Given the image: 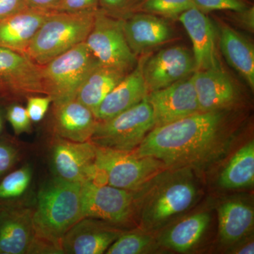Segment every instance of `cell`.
Instances as JSON below:
<instances>
[{"mask_svg":"<svg viewBox=\"0 0 254 254\" xmlns=\"http://www.w3.org/2000/svg\"><path fill=\"white\" fill-rule=\"evenodd\" d=\"M2 127H3L2 113H1V110H0V133H1V130H2Z\"/></svg>","mask_w":254,"mask_h":254,"instance_id":"ab89813d","label":"cell"},{"mask_svg":"<svg viewBox=\"0 0 254 254\" xmlns=\"http://www.w3.org/2000/svg\"><path fill=\"white\" fill-rule=\"evenodd\" d=\"M53 105V125L57 136L75 142L91 140L98 121L89 108L75 98Z\"/></svg>","mask_w":254,"mask_h":254,"instance_id":"d6986e66","label":"cell"},{"mask_svg":"<svg viewBox=\"0 0 254 254\" xmlns=\"http://www.w3.org/2000/svg\"><path fill=\"white\" fill-rule=\"evenodd\" d=\"M223 122L222 111L193 114L154 127L132 152L157 159L165 168L202 167L218 158L226 148Z\"/></svg>","mask_w":254,"mask_h":254,"instance_id":"6da1fadb","label":"cell"},{"mask_svg":"<svg viewBox=\"0 0 254 254\" xmlns=\"http://www.w3.org/2000/svg\"><path fill=\"white\" fill-rule=\"evenodd\" d=\"M98 63L125 73L137 64L136 55L132 53L124 33L123 19L97 10L94 22L86 41Z\"/></svg>","mask_w":254,"mask_h":254,"instance_id":"ba28073f","label":"cell"},{"mask_svg":"<svg viewBox=\"0 0 254 254\" xmlns=\"http://www.w3.org/2000/svg\"><path fill=\"white\" fill-rule=\"evenodd\" d=\"M97 10L78 13L53 11L33 37L24 54L42 66L86 41Z\"/></svg>","mask_w":254,"mask_h":254,"instance_id":"3957f363","label":"cell"},{"mask_svg":"<svg viewBox=\"0 0 254 254\" xmlns=\"http://www.w3.org/2000/svg\"><path fill=\"white\" fill-rule=\"evenodd\" d=\"M220 238L227 244L235 243L248 235L254 223V209L240 200H230L218 210Z\"/></svg>","mask_w":254,"mask_h":254,"instance_id":"603a6c76","label":"cell"},{"mask_svg":"<svg viewBox=\"0 0 254 254\" xmlns=\"http://www.w3.org/2000/svg\"><path fill=\"white\" fill-rule=\"evenodd\" d=\"M53 11L26 8L0 21V47L23 53Z\"/></svg>","mask_w":254,"mask_h":254,"instance_id":"ffe728a7","label":"cell"},{"mask_svg":"<svg viewBox=\"0 0 254 254\" xmlns=\"http://www.w3.org/2000/svg\"><path fill=\"white\" fill-rule=\"evenodd\" d=\"M191 77L202 113L222 111L236 101V86L222 68L197 70Z\"/></svg>","mask_w":254,"mask_h":254,"instance_id":"e0dca14e","label":"cell"},{"mask_svg":"<svg viewBox=\"0 0 254 254\" xmlns=\"http://www.w3.org/2000/svg\"><path fill=\"white\" fill-rule=\"evenodd\" d=\"M235 253L240 254H254V242H248L237 249Z\"/></svg>","mask_w":254,"mask_h":254,"instance_id":"f35d334b","label":"cell"},{"mask_svg":"<svg viewBox=\"0 0 254 254\" xmlns=\"http://www.w3.org/2000/svg\"><path fill=\"white\" fill-rule=\"evenodd\" d=\"M33 211L26 208L0 210V254L34 253Z\"/></svg>","mask_w":254,"mask_h":254,"instance_id":"9a60e30c","label":"cell"},{"mask_svg":"<svg viewBox=\"0 0 254 254\" xmlns=\"http://www.w3.org/2000/svg\"><path fill=\"white\" fill-rule=\"evenodd\" d=\"M145 0H99V9L106 14L116 16L126 14L141 8Z\"/></svg>","mask_w":254,"mask_h":254,"instance_id":"4dcf8cb0","label":"cell"},{"mask_svg":"<svg viewBox=\"0 0 254 254\" xmlns=\"http://www.w3.org/2000/svg\"><path fill=\"white\" fill-rule=\"evenodd\" d=\"M219 185L227 190L247 188L254 183V142L240 148L220 174Z\"/></svg>","mask_w":254,"mask_h":254,"instance_id":"484cf974","label":"cell"},{"mask_svg":"<svg viewBox=\"0 0 254 254\" xmlns=\"http://www.w3.org/2000/svg\"><path fill=\"white\" fill-rule=\"evenodd\" d=\"M118 229L97 219L83 218L64 236L63 253L101 254L122 235Z\"/></svg>","mask_w":254,"mask_h":254,"instance_id":"5bb4252c","label":"cell"},{"mask_svg":"<svg viewBox=\"0 0 254 254\" xmlns=\"http://www.w3.org/2000/svg\"><path fill=\"white\" fill-rule=\"evenodd\" d=\"M95 167L94 182L131 191L142 188L166 168L152 157L99 146H97Z\"/></svg>","mask_w":254,"mask_h":254,"instance_id":"277c9868","label":"cell"},{"mask_svg":"<svg viewBox=\"0 0 254 254\" xmlns=\"http://www.w3.org/2000/svg\"><path fill=\"white\" fill-rule=\"evenodd\" d=\"M153 240L144 234L122 233L112 244L105 253L108 254H139L150 251Z\"/></svg>","mask_w":254,"mask_h":254,"instance_id":"4316f807","label":"cell"},{"mask_svg":"<svg viewBox=\"0 0 254 254\" xmlns=\"http://www.w3.org/2000/svg\"><path fill=\"white\" fill-rule=\"evenodd\" d=\"M208 213H198L184 219L164 234L163 245L170 250L185 253L197 245L210 223Z\"/></svg>","mask_w":254,"mask_h":254,"instance_id":"d4e9b609","label":"cell"},{"mask_svg":"<svg viewBox=\"0 0 254 254\" xmlns=\"http://www.w3.org/2000/svg\"><path fill=\"white\" fill-rule=\"evenodd\" d=\"M195 7L203 12L226 10L234 12L242 11L249 7L244 0H193Z\"/></svg>","mask_w":254,"mask_h":254,"instance_id":"f546056e","label":"cell"},{"mask_svg":"<svg viewBox=\"0 0 254 254\" xmlns=\"http://www.w3.org/2000/svg\"><path fill=\"white\" fill-rule=\"evenodd\" d=\"M51 103H53V100L48 95L45 97L31 95L28 97L26 109L31 122L38 123L41 121Z\"/></svg>","mask_w":254,"mask_h":254,"instance_id":"836d02e7","label":"cell"},{"mask_svg":"<svg viewBox=\"0 0 254 254\" xmlns=\"http://www.w3.org/2000/svg\"><path fill=\"white\" fill-rule=\"evenodd\" d=\"M23 1L28 8L51 11L60 0H23Z\"/></svg>","mask_w":254,"mask_h":254,"instance_id":"74e56055","label":"cell"},{"mask_svg":"<svg viewBox=\"0 0 254 254\" xmlns=\"http://www.w3.org/2000/svg\"><path fill=\"white\" fill-rule=\"evenodd\" d=\"M220 46L227 63L254 88V48L245 36L230 26L220 29Z\"/></svg>","mask_w":254,"mask_h":254,"instance_id":"7402d4cb","label":"cell"},{"mask_svg":"<svg viewBox=\"0 0 254 254\" xmlns=\"http://www.w3.org/2000/svg\"><path fill=\"white\" fill-rule=\"evenodd\" d=\"M96 149V145L91 141H71L57 136L52 153L57 177L81 185L94 181Z\"/></svg>","mask_w":254,"mask_h":254,"instance_id":"8fae6325","label":"cell"},{"mask_svg":"<svg viewBox=\"0 0 254 254\" xmlns=\"http://www.w3.org/2000/svg\"><path fill=\"white\" fill-rule=\"evenodd\" d=\"M27 6L23 0H0V21L17 14Z\"/></svg>","mask_w":254,"mask_h":254,"instance_id":"d590c367","label":"cell"},{"mask_svg":"<svg viewBox=\"0 0 254 254\" xmlns=\"http://www.w3.org/2000/svg\"><path fill=\"white\" fill-rule=\"evenodd\" d=\"M125 38L134 55L166 43L172 36L168 22L155 14H136L123 19Z\"/></svg>","mask_w":254,"mask_h":254,"instance_id":"44dd1931","label":"cell"},{"mask_svg":"<svg viewBox=\"0 0 254 254\" xmlns=\"http://www.w3.org/2000/svg\"><path fill=\"white\" fill-rule=\"evenodd\" d=\"M32 177L31 168L26 166L9 174L0 182V198H16L26 191Z\"/></svg>","mask_w":254,"mask_h":254,"instance_id":"83f0119b","label":"cell"},{"mask_svg":"<svg viewBox=\"0 0 254 254\" xmlns=\"http://www.w3.org/2000/svg\"><path fill=\"white\" fill-rule=\"evenodd\" d=\"M99 64L85 42L41 66L45 95L53 103L74 99L89 73Z\"/></svg>","mask_w":254,"mask_h":254,"instance_id":"5b68a950","label":"cell"},{"mask_svg":"<svg viewBox=\"0 0 254 254\" xmlns=\"http://www.w3.org/2000/svg\"><path fill=\"white\" fill-rule=\"evenodd\" d=\"M135 204L136 198L131 190L94 181L82 185L83 218L97 219L107 223H124L131 218Z\"/></svg>","mask_w":254,"mask_h":254,"instance_id":"9c48e42d","label":"cell"},{"mask_svg":"<svg viewBox=\"0 0 254 254\" xmlns=\"http://www.w3.org/2000/svg\"><path fill=\"white\" fill-rule=\"evenodd\" d=\"M193 7V0H145L141 8L149 14L177 18Z\"/></svg>","mask_w":254,"mask_h":254,"instance_id":"f1b7e54d","label":"cell"},{"mask_svg":"<svg viewBox=\"0 0 254 254\" xmlns=\"http://www.w3.org/2000/svg\"><path fill=\"white\" fill-rule=\"evenodd\" d=\"M127 74L99 64L85 78L78 88L75 99L89 108L94 114L107 95Z\"/></svg>","mask_w":254,"mask_h":254,"instance_id":"cb8c5ba5","label":"cell"},{"mask_svg":"<svg viewBox=\"0 0 254 254\" xmlns=\"http://www.w3.org/2000/svg\"><path fill=\"white\" fill-rule=\"evenodd\" d=\"M82 185L57 177L40 190L33 221L35 253H63L64 236L83 218Z\"/></svg>","mask_w":254,"mask_h":254,"instance_id":"7a4b0ae2","label":"cell"},{"mask_svg":"<svg viewBox=\"0 0 254 254\" xmlns=\"http://www.w3.org/2000/svg\"><path fill=\"white\" fill-rule=\"evenodd\" d=\"M146 99L153 109L155 127L200 112L191 76L163 89L150 92Z\"/></svg>","mask_w":254,"mask_h":254,"instance_id":"4fadbf2b","label":"cell"},{"mask_svg":"<svg viewBox=\"0 0 254 254\" xmlns=\"http://www.w3.org/2000/svg\"><path fill=\"white\" fill-rule=\"evenodd\" d=\"M6 118L16 134L29 132L31 120L28 116L27 110L21 105H12L9 107Z\"/></svg>","mask_w":254,"mask_h":254,"instance_id":"1f68e13d","label":"cell"},{"mask_svg":"<svg viewBox=\"0 0 254 254\" xmlns=\"http://www.w3.org/2000/svg\"><path fill=\"white\" fill-rule=\"evenodd\" d=\"M45 95L41 66L23 53L0 47V97L18 99Z\"/></svg>","mask_w":254,"mask_h":254,"instance_id":"30bf717a","label":"cell"},{"mask_svg":"<svg viewBox=\"0 0 254 254\" xmlns=\"http://www.w3.org/2000/svg\"><path fill=\"white\" fill-rule=\"evenodd\" d=\"M142 64L143 61L137 64L107 95L95 111L98 121H105L117 116L138 105L147 96L148 91L142 72Z\"/></svg>","mask_w":254,"mask_h":254,"instance_id":"ac0fdd59","label":"cell"},{"mask_svg":"<svg viewBox=\"0 0 254 254\" xmlns=\"http://www.w3.org/2000/svg\"><path fill=\"white\" fill-rule=\"evenodd\" d=\"M195 71L193 54L181 47L160 50L142 64L148 93L171 86Z\"/></svg>","mask_w":254,"mask_h":254,"instance_id":"7c38bea8","label":"cell"},{"mask_svg":"<svg viewBox=\"0 0 254 254\" xmlns=\"http://www.w3.org/2000/svg\"><path fill=\"white\" fill-rule=\"evenodd\" d=\"M155 127L151 105L146 97L133 108L105 121H98L91 141L97 146L131 152Z\"/></svg>","mask_w":254,"mask_h":254,"instance_id":"8992f818","label":"cell"},{"mask_svg":"<svg viewBox=\"0 0 254 254\" xmlns=\"http://www.w3.org/2000/svg\"><path fill=\"white\" fill-rule=\"evenodd\" d=\"M193 45V55L197 70L221 68L215 48L213 23L204 12L190 8L178 16Z\"/></svg>","mask_w":254,"mask_h":254,"instance_id":"2e32d148","label":"cell"},{"mask_svg":"<svg viewBox=\"0 0 254 254\" xmlns=\"http://www.w3.org/2000/svg\"><path fill=\"white\" fill-rule=\"evenodd\" d=\"M153 189L141 201V223L153 230L186 211L194 203L198 190L191 179L184 174L168 177Z\"/></svg>","mask_w":254,"mask_h":254,"instance_id":"52a82bcc","label":"cell"},{"mask_svg":"<svg viewBox=\"0 0 254 254\" xmlns=\"http://www.w3.org/2000/svg\"><path fill=\"white\" fill-rule=\"evenodd\" d=\"M16 159L17 153L13 147L0 143V176L11 168Z\"/></svg>","mask_w":254,"mask_h":254,"instance_id":"e575fe53","label":"cell"},{"mask_svg":"<svg viewBox=\"0 0 254 254\" xmlns=\"http://www.w3.org/2000/svg\"><path fill=\"white\" fill-rule=\"evenodd\" d=\"M99 9V0H60L51 11L78 13Z\"/></svg>","mask_w":254,"mask_h":254,"instance_id":"d6a6232c","label":"cell"},{"mask_svg":"<svg viewBox=\"0 0 254 254\" xmlns=\"http://www.w3.org/2000/svg\"><path fill=\"white\" fill-rule=\"evenodd\" d=\"M237 18L239 22L245 26L247 29L253 31L254 27V6H249L247 9L242 11H237Z\"/></svg>","mask_w":254,"mask_h":254,"instance_id":"8d00e7d4","label":"cell"}]
</instances>
